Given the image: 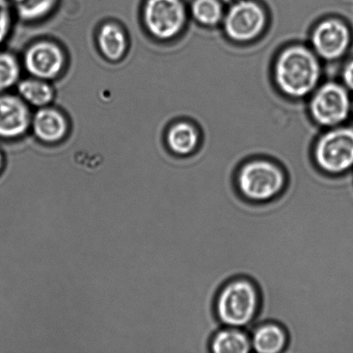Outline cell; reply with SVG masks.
Instances as JSON below:
<instances>
[{"instance_id":"1","label":"cell","mask_w":353,"mask_h":353,"mask_svg":"<svg viewBox=\"0 0 353 353\" xmlns=\"http://www.w3.org/2000/svg\"><path fill=\"white\" fill-rule=\"evenodd\" d=\"M276 85L283 94L302 99L316 88L321 65L314 52L302 45H293L279 54L274 65Z\"/></svg>"},{"instance_id":"22","label":"cell","mask_w":353,"mask_h":353,"mask_svg":"<svg viewBox=\"0 0 353 353\" xmlns=\"http://www.w3.org/2000/svg\"><path fill=\"white\" fill-rule=\"evenodd\" d=\"M3 165H5V159H3L2 152L0 151V174H1L3 171Z\"/></svg>"},{"instance_id":"3","label":"cell","mask_w":353,"mask_h":353,"mask_svg":"<svg viewBox=\"0 0 353 353\" xmlns=\"http://www.w3.org/2000/svg\"><path fill=\"white\" fill-rule=\"evenodd\" d=\"M235 185L248 202L268 203L285 192L287 174L282 165L272 159L252 158L238 169Z\"/></svg>"},{"instance_id":"7","label":"cell","mask_w":353,"mask_h":353,"mask_svg":"<svg viewBox=\"0 0 353 353\" xmlns=\"http://www.w3.org/2000/svg\"><path fill=\"white\" fill-rule=\"evenodd\" d=\"M223 20L224 32L230 40L248 43L265 29L266 15L254 0H239L228 9Z\"/></svg>"},{"instance_id":"9","label":"cell","mask_w":353,"mask_h":353,"mask_svg":"<svg viewBox=\"0 0 353 353\" xmlns=\"http://www.w3.org/2000/svg\"><path fill=\"white\" fill-rule=\"evenodd\" d=\"M351 40V31L347 24L337 19L321 21L311 36L314 53L327 61L343 57L350 46Z\"/></svg>"},{"instance_id":"5","label":"cell","mask_w":353,"mask_h":353,"mask_svg":"<svg viewBox=\"0 0 353 353\" xmlns=\"http://www.w3.org/2000/svg\"><path fill=\"white\" fill-rule=\"evenodd\" d=\"M144 26L155 39L169 41L178 37L186 23L182 0H145Z\"/></svg>"},{"instance_id":"15","label":"cell","mask_w":353,"mask_h":353,"mask_svg":"<svg viewBox=\"0 0 353 353\" xmlns=\"http://www.w3.org/2000/svg\"><path fill=\"white\" fill-rule=\"evenodd\" d=\"M97 41L103 57L110 61H119L126 54L127 36L123 28L116 23L103 24L97 36Z\"/></svg>"},{"instance_id":"10","label":"cell","mask_w":353,"mask_h":353,"mask_svg":"<svg viewBox=\"0 0 353 353\" xmlns=\"http://www.w3.org/2000/svg\"><path fill=\"white\" fill-rule=\"evenodd\" d=\"M29 105L19 95L0 93V139L16 140L30 129Z\"/></svg>"},{"instance_id":"17","label":"cell","mask_w":353,"mask_h":353,"mask_svg":"<svg viewBox=\"0 0 353 353\" xmlns=\"http://www.w3.org/2000/svg\"><path fill=\"white\" fill-rule=\"evenodd\" d=\"M59 0H12L14 10L23 22H37L53 12Z\"/></svg>"},{"instance_id":"11","label":"cell","mask_w":353,"mask_h":353,"mask_svg":"<svg viewBox=\"0 0 353 353\" xmlns=\"http://www.w3.org/2000/svg\"><path fill=\"white\" fill-rule=\"evenodd\" d=\"M31 129L38 140L47 144L60 143L68 133V122L60 110L45 106L32 116Z\"/></svg>"},{"instance_id":"8","label":"cell","mask_w":353,"mask_h":353,"mask_svg":"<svg viewBox=\"0 0 353 353\" xmlns=\"http://www.w3.org/2000/svg\"><path fill=\"white\" fill-rule=\"evenodd\" d=\"M23 67L31 77L52 81L63 71L65 55L60 45L51 41L31 44L24 53Z\"/></svg>"},{"instance_id":"13","label":"cell","mask_w":353,"mask_h":353,"mask_svg":"<svg viewBox=\"0 0 353 353\" xmlns=\"http://www.w3.org/2000/svg\"><path fill=\"white\" fill-rule=\"evenodd\" d=\"M210 353H252L251 336L244 328L221 326L211 338Z\"/></svg>"},{"instance_id":"19","label":"cell","mask_w":353,"mask_h":353,"mask_svg":"<svg viewBox=\"0 0 353 353\" xmlns=\"http://www.w3.org/2000/svg\"><path fill=\"white\" fill-rule=\"evenodd\" d=\"M21 65L9 52L0 51V93L12 89L20 81Z\"/></svg>"},{"instance_id":"6","label":"cell","mask_w":353,"mask_h":353,"mask_svg":"<svg viewBox=\"0 0 353 353\" xmlns=\"http://www.w3.org/2000/svg\"><path fill=\"white\" fill-rule=\"evenodd\" d=\"M352 100L345 85L328 82L320 86L310 100V112L314 122L323 127L341 125L351 114Z\"/></svg>"},{"instance_id":"23","label":"cell","mask_w":353,"mask_h":353,"mask_svg":"<svg viewBox=\"0 0 353 353\" xmlns=\"http://www.w3.org/2000/svg\"><path fill=\"white\" fill-rule=\"evenodd\" d=\"M351 114L353 117V100H352V105H351Z\"/></svg>"},{"instance_id":"20","label":"cell","mask_w":353,"mask_h":353,"mask_svg":"<svg viewBox=\"0 0 353 353\" xmlns=\"http://www.w3.org/2000/svg\"><path fill=\"white\" fill-rule=\"evenodd\" d=\"M12 23V6L7 0H0V46L8 37Z\"/></svg>"},{"instance_id":"16","label":"cell","mask_w":353,"mask_h":353,"mask_svg":"<svg viewBox=\"0 0 353 353\" xmlns=\"http://www.w3.org/2000/svg\"><path fill=\"white\" fill-rule=\"evenodd\" d=\"M17 94L28 105L43 108L53 101V88L43 79L31 77L22 79L17 85Z\"/></svg>"},{"instance_id":"18","label":"cell","mask_w":353,"mask_h":353,"mask_svg":"<svg viewBox=\"0 0 353 353\" xmlns=\"http://www.w3.org/2000/svg\"><path fill=\"white\" fill-rule=\"evenodd\" d=\"M192 14L196 22L210 27L217 26L224 17L219 0H194Z\"/></svg>"},{"instance_id":"21","label":"cell","mask_w":353,"mask_h":353,"mask_svg":"<svg viewBox=\"0 0 353 353\" xmlns=\"http://www.w3.org/2000/svg\"><path fill=\"white\" fill-rule=\"evenodd\" d=\"M342 79H343L345 88L353 92V60L345 65L343 71H342Z\"/></svg>"},{"instance_id":"14","label":"cell","mask_w":353,"mask_h":353,"mask_svg":"<svg viewBox=\"0 0 353 353\" xmlns=\"http://www.w3.org/2000/svg\"><path fill=\"white\" fill-rule=\"evenodd\" d=\"M165 143L168 150L175 157H189L199 150V132L190 123L186 122L175 123L168 130Z\"/></svg>"},{"instance_id":"2","label":"cell","mask_w":353,"mask_h":353,"mask_svg":"<svg viewBox=\"0 0 353 353\" xmlns=\"http://www.w3.org/2000/svg\"><path fill=\"white\" fill-rule=\"evenodd\" d=\"M258 286L251 279L239 276L221 287L214 302V313L221 326L250 330L261 310Z\"/></svg>"},{"instance_id":"12","label":"cell","mask_w":353,"mask_h":353,"mask_svg":"<svg viewBox=\"0 0 353 353\" xmlns=\"http://www.w3.org/2000/svg\"><path fill=\"white\" fill-rule=\"evenodd\" d=\"M252 352L285 353L288 345V334L275 321H264L249 330Z\"/></svg>"},{"instance_id":"4","label":"cell","mask_w":353,"mask_h":353,"mask_svg":"<svg viewBox=\"0 0 353 353\" xmlns=\"http://www.w3.org/2000/svg\"><path fill=\"white\" fill-rule=\"evenodd\" d=\"M314 165L323 174L341 176L353 170V127L337 126L319 138L312 150Z\"/></svg>"}]
</instances>
